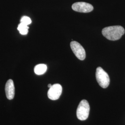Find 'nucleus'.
<instances>
[{"label":"nucleus","mask_w":125,"mask_h":125,"mask_svg":"<svg viewBox=\"0 0 125 125\" xmlns=\"http://www.w3.org/2000/svg\"><path fill=\"white\" fill-rule=\"evenodd\" d=\"M62 92V87L61 85L58 83L54 84L48 91V97L52 100H57L60 97Z\"/></svg>","instance_id":"nucleus-6"},{"label":"nucleus","mask_w":125,"mask_h":125,"mask_svg":"<svg viewBox=\"0 0 125 125\" xmlns=\"http://www.w3.org/2000/svg\"><path fill=\"white\" fill-rule=\"evenodd\" d=\"M28 29L29 27L27 25L21 22L18 25L17 28L18 31L22 35H27L28 32Z\"/></svg>","instance_id":"nucleus-9"},{"label":"nucleus","mask_w":125,"mask_h":125,"mask_svg":"<svg viewBox=\"0 0 125 125\" xmlns=\"http://www.w3.org/2000/svg\"><path fill=\"white\" fill-rule=\"evenodd\" d=\"M52 86V85L51 84H49L48 85V88H50Z\"/></svg>","instance_id":"nucleus-11"},{"label":"nucleus","mask_w":125,"mask_h":125,"mask_svg":"<svg viewBox=\"0 0 125 125\" xmlns=\"http://www.w3.org/2000/svg\"><path fill=\"white\" fill-rule=\"evenodd\" d=\"M90 107L89 104L86 100L81 101L76 110V116L81 121H85L89 115Z\"/></svg>","instance_id":"nucleus-2"},{"label":"nucleus","mask_w":125,"mask_h":125,"mask_svg":"<svg viewBox=\"0 0 125 125\" xmlns=\"http://www.w3.org/2000/svg\"><path fill=\"white\" fill-rule=\"evenodd\" d=\"M96 79L99 85L103 88H107L109 85L110 79L107 73L103 68L99 67L96 70Z\"/></svg>","instance_id":"nucleus-3"},{"label":"nucleus","mask_w":125,"mask_h":125,"mask_svg":"<svg viewBox=\"0 0 125 125\" xmlns=\"http://www.w3.org/2000/svg\"><path fill=\"white\" fill-rule=\"evenodd\" d=\"M21 22L23 23L26 25H28L31 23V19L27 16H23L21 20Z\"/></svg>","instance_id":"nucleus-10"},{"label":"nucleus","mask_w":125,"mask_h":125,"mask_svg":"<svg viewBox=\"0 0 125 125\" xmlns=\"http://www.w3.org/2000/svg\"><path fill=\"white\" fill-rule=\"evenodd\" d=\"M5 93L6 97L9 100H12L15 95V88L13 81L9 79L6 83Z\"/></svg>","instance_id":"nucleus-7"},{"label":"nucleus","mask_w":125,"mask_h":125,"mask_svg":"<svg viewBox=\"0 0 125 125\" xmlns=\"http://www.w3.org/2000/svg\"><path fill=\"white\" fill-rule=\"evenodd\" d=\"M71 47L76 58L81 60H83L86 58V52L84 49L76 41H72Z\"/></svg>","instance_id":"nucleus-4"},{"label":"nucleus","mask_w":125,"mask_h":125,"mask_svg":"<svg viewBox=\"0 0 125 125\" xmlns=\"http://www.w3.org/2000/svg\"><path fill=\"white\" fill-rule=\"evenodd\" d=\"M125 33L124 28L120 26L106 27L102 30L104 37L108 40L115 41L120 39Z\"/></svg>","instance_id":"nucleus-1"},{"label":"nucleus","mask_w":125,"mask_h":125,"mask_svg":"<svg viewBox=\"0 0 125 125\" xmlns=\"http://www.w3.org/2000/svg\"><path fill=\"white\" fill-rule=\"evenodd\" d=\"M72 9L76 12L81 13H89L92 11L94 8L92 5L84 2H77L72 6Z\"/></svg>","instance_id":"nucleus-5"},{"label":"nucleus","mask_w":125,"mask_h":125,"mask_svg":"<svg viewBox=\"0 0 125 125\" xmlns=\"http://www.w3.org/2000/svg\"><path fill=\"white\" fill-rule=\"evenodd\" d=\"M47 67L45 64H39L34 67V71L35 73L38 75H43L47 71Z\"/></svg>","instance_id":"nucleus-8"}]
</instances>
